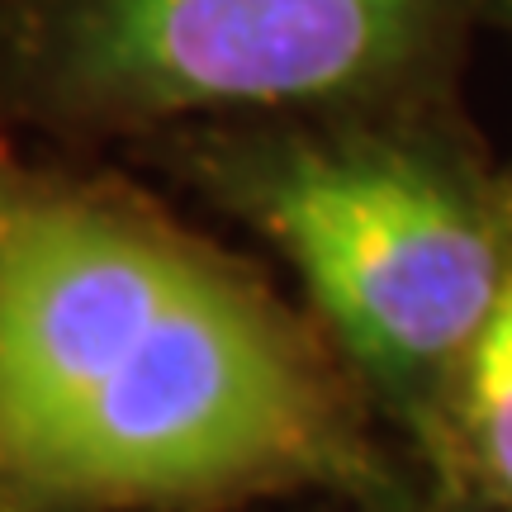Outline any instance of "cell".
<instances>
[{
  "instance_id": "cell-2",
  "label": "cell",
  "mask_w": 512,
  "mask_h": 512,
  "mask_svg": "<svg viewBox=\"0 0 512 512\" xmlns=\"http://www.w3.org/2000/svg\"><path fill=\"white\" fill-rule=\"evenodd\" d=\"M427 0H0V119L124 124L356 91Z\"/></svg>"
},
{
  "instance_id": "cell-4",
  "label": "cell",
  "mask_w": 512,
  "mask_h": 512,
  "mask_svg": "<svg viewBox=\"0 0 512 512\" xmlns=\"http://www.w3.org/2000/svg\"><path fill=\"white\" fill-rule=\"evenodd\" d=\"M470 422L484 465L512 494V275L470 342Z\"/></svg>"
},
{
  "instance_id": "cell-1",
  "label": "cell",
  "mask_w": 512,
  "mask_h": 512,
  "mask_svg": "<svg viewBox=\"0 0 512 512\" xmlns=\"http://www.w3.org/2000/svg\"><path fill=\"white\" fill-rule=\"evenodd\" d=\"M342 460L328 389L266 294L0 147V512L190 508Z\"/></svg>"
},
{
  "instance_id": "cell-3",
  "label": "cell",
  "mask_w": 512,
  "mask_h": 512,
  "mask_svg": "<svg viewBox=\"0 0 512 512\" xmlns=\"http://www.w3.org/2000/svg\"><path fill=\"white\" fill-rule=\"evenodd\" d=\"M242 200L347 347L389 375L470 351L503 290L479 219L399 152L271 147L247 166Z\"/></svg>"
}]
</instances>
